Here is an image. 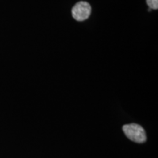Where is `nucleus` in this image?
Here are the masks:
<instances>
[{
    "instance_id": "1",
    "label": "nucleus",
    "mask_w": 158,
    "mask_h": 158,
    "mask_svg": "<svg viewBox=\"0 0 158 158\" xmlns=\"http://www.w3.org/2000/svg\"><path fill=\"white\" fill-rule=\"evenodd\" d=\"M124 135L129 138L130 141L135 143H142L147 141V135L143 127L135 123L124 124L122 127Z\"/></svg>"
},
{
    "instance_id": "2",
    "label": "nucleus",
    "mask_w": 158,
    "mask_h": 158,
    "mask_svg": "<svg viewBox=\"0 0 158 158\" xmlns=\"http://www.w3.org/2000/svg\"><path fill=\"white\" fill-rule=\"evenodd\" d=\"M92 13L91 5L86 2H79L72 9V15L77 21H84L88 19Z\"/></svg>"
},
{
    "instance_id": "3",
    "label": "nucleus",
    "mask_w": 158,
    "mask_h": 158,
    "mask_svg": "<svg viewBox=\"0 0 158 158\" xmlns=\"http://www.w3.org/2000/svg\"><path fill=\"white\" fill-rule=\"evenodd\" d=\"M147 4L149 9L157 10L158 8V0H147Z\"/></svg>"
}]
</instances>
